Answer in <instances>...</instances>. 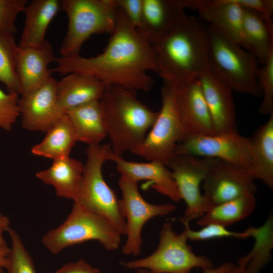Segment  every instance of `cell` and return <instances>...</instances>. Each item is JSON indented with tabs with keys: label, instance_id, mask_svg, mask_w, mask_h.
Here are the masks:
<instances>
[{
	"label": "cell",
	"instance_id": "4dcf8cb0",
	"mask_svg": "<svg viewBox=\"0 0 273 273\" xmlns=\"http://www.w3.org/2000/svg\"><path fill=\"white\" fill-rule=\"evenodd\" d=\"M8 233L12 242L6 268L8 273H36L33 260L19 235L11 228Z\"/></svg>",
	"mask_w": 273,
	"mask_h": 273
},
{
	"label": "cell",
	"instance_id": "d6986e66",
	"mask_svg": "<svg viewBox=\"0 0 273 273\" xmlns=\"http://www.w3.org/2000/svg\"><path fill=\"white\" fill-rule=\"evenodd\" d=\"M198 80L210 113L214 133L235 129V107L231 88L210 71Z\"/></svg>",
	"mask_w": 273,
	"mask_h": 273
},
{
	"label": "cell",
	"instance_id": "836d02e7",
	"mask_svg": "<svg viewBox=\"0 0 273 273\" xmlns=\"http://www.w3.org/2000/svg\"><path fill=\"white\" fill-rule=\"evenodd\" d=\"M27 0H0V32L15 34L18 14L24 12Z\"/></svg>",
	"mask_w": 273,
	"mask_h": 273
},
{
	"label": "cell",
	"instance_id": "603a6c76",
	"mask_svg": "<svg viewBox=\"0 0 273 273\" xmlns=\"http://www.w3.org/2000/svg\"><path fill=\"white\" fill-rule=\"evenodd\" d=\"M251 165L249 172L254 179L273 189V113L249 138Z\"/></svg>",
	"mask_w": 273,
	"mask_h": 273
},
{
	"label": "cell",
	"instance_id": "ac0fdd59",
	"mask_svg": "<svg viewBox=\"0 0 273 273\" xmlns=\"http://www.w3.org/2000/svg\"><path fill=\"white\" fill-rule=\"evenodd\" d=\"M56 59L51 45L46 40L38 46L19 47L16 74L19 95L29 92L51 78L48 66Z\"/></svg>",
	"mask_w": 273,
	"mask_h": 273
},
{
	"label": "cell",
	"instance_id": "7bdbcfd3",
	"mask_svg": "<svg viewBox=\"0 0 273 273\" xmlns=\"http://www.w3.org/2000/svg\"><path fill=\"white\" fill-rule=\"evenodd\" d=\"M2 214L0 213V216H1Z\"/></svg>",
	"mask_w": 273,
	"mask_h": 273
},
{
	"label": "cell",
	"instance_id": "30bf717a",
	"mask_svg": "<svg viewBox=\"0 0 273 273\" xmlns=\"http://www.w3.org/2000/svg\"><path fill=\"white\" fill-rule=\"evenodd\" d=\"M213 159L177 154L168 164L181 199L186 204L184 215L180 218L183 224L199 219L211 208L201 192L200 186Z\"/></svg>",
	"mask_w": 273,
	"mask_h": 273
},
{
	"label": "cell",
	"instance_id": "d590c367",
	"mask_svg": "<svg viewBox=\"0 0 273 273\" xmlns=\"http://www.w3.org/2000/svg\"><path fill=\"white\" fill-rule=\"evenodd\" d=\"M115 3L117 7L138 30L142 18L143 0H115Z\"/></svg>",
	"mask_w": 273,
	"mask_h": 273
},
{
	"label": "cell",
	"instance_id": "60d3db41",
	"mask_svg": "<svg viewBox=\"0 0 273 273\" xmlns=\"http://www.w3.org/2000/svg\"><path fill=\"white\" fill-rule=\"evenodd\" d=\"M225 273H246L245 269L240 266H235L233 268Z\"/></svg>",
	"mask_w": 273,
	"mask_h": 273
},
{
	"label": "cell",
	"instance_id": "74e56055",
	"mask_svg": "<svg viewBox=\"0 0 273 273\" xmlns=\"http://www.w3.org/2000/svg\"><path fill=\"white\" fill-rule=\"evenodd\" d=\"M236 265L230 262H224L217 267L203 269V273H225L233 268ZM136 273H149L144 269H136Z\"/></svg>",
	"mask_w": 273,
	"mask_h": 273
},
{
	"label": "cell",
	"instance_id": "7a4b0ae2",
	"mask_svg": "<svg viewBox=\"0 0 273 273\" xmlns=\"http://www.w3.org/2000/svg\"><path fill=\"white\" fill-rule=\"evenodd\" d=\"M152 47L163 81L178 85L210 71L208 26L194 17L186 15Z\"/></svg>",
	"mask_w": 273,
	"mask_h": 273
},
{
	"label": "cell",
	"instance_id": "3957f363",
	"mask_svg": "<svg viewBox=\"0 0 273 273\" xmlns=\"http://www.w3.org/2000/svg\"><path fill=\"white\" fill-rule=\"evenodd\" d=\"M100 102L112 150L119 156L140 145L158 115L139 100L136 91L122 87H106Z\"/></svg>",
	"mask_w": 273,
	"mask_h": 273
},
{
	"label": "cell",
	"instance_id": "5bb4252c",
	"mask_svg": "<svg viewBox=\"0 0 273 273\" xmlns=\"http://www.w3.org/2000/svg\"><path fill=\"white\" fill-rule=\"evenodd\" d=\"M57 81L53 77L19 99L18 107L24 128L47 132L65 113L57 93Z\"/></svg>",
	"mask_w": 273,
	"mask_h": 273
},
{
	"label": "cell",
	"instance_id": "e575fe53",
	"mask_svg": "<svg viewBox=\"0 0 273 273\" xmlns=\"http://www.w3.org/2000/svg\"><path fill=\"white\" fill-rule=\"evenodd\" d=\"M18 95L15 93H5L0 88V127L6 131L11 130L20 116Z\"/></svg>",
	"mask_w": 273,
	"mask_h": 273
},
{
	"label": "cell",
	"instance_id": "6da1fadb",
	"mask_svg": "<svg viewBox=\"0 0 273 273\" xmlns=\"http://www.w3.org/2000/svg\"><path fill=\"white\" fill-rule=\"evenodd\" d=\"M55 62L52 72L64 75L80 73L96 78L106 87L120 86L135 91H149L154 82L148 71L158 72L152 46L118 8L115 28L102 53L89 58L79 54L60 57Z\"/></svg>",
	"mask_w": 273,
	"mask_h": 273
},
{
	"label": "cell",
	"instance_id": "4316f807",
	"mask_svg": "<svg viewBox=\"0 0 273 273\" xmlns=\"http://www.w3.org/2000/svg\"><path fill=\"white\" fill-rule=\"evenodd\" d=\"M47 132L43 140L32 147L31 153L53 160L69 157L77 140L67 115H63Z\"/></svg>",
	"mask_w": 273,
	"mask_h": 273
},
{
	"label": "cell",
	"instance_id": "52a82bcc",
	"mask_svg": "<svg viewBox=\"0 0 273 273\" xmlns=\"http://www.w3.org/2000/svg\"><path fill=\"white\" fill-rule=\"evenodd\" d=\"M121 235L107 220L74 202L71 212L58 227L42 238L44 247L53 254L90 240L98 241L106 250L118 249Z\"/></svg>",
	"mask_w": 273,
	"mask_h": 273
},
{
	"label": "cell",
	"instance_id": "ab89813d",
	"mask_svg": "<svg viewBox=\"0 0 273 273\" xmlns=\"http://www.w3.org/2000/svg\"><path fill=\"white\" fill-rule=\"evenodd\" d=\"M10 248L8 246H0V266L6 268L8 264V256Z\"/></svg>",
	"mask_w": 273,
	"mask_h": 273
},
{
	"label": "cell",
	"instance_id": "484cf974",
	"mask_svg": "<svg viewBox=\"0 0 273 273\" xmlns=\"http://www.w3.org/2000/svg\"><path fill=\"white\" fill-rule=\"evenodd\" d=\"M77 141L88 146L99 144L107 136L103 111L100 101H94L67 111Z\"/></svg>",
	"mask_w": 273,
	"mask_h": 273
},
{
	"label": "cell",
	"instance_id": "8d00e7d4",
	"mask_svg": "<svg viewBox=\"0 0 273 273\" xmlns=\"http://www.w3.org/2000/svg\"><path fill=\"white\" fill-rule=\"evenodd\" d=\"M55 273H101V271L81 259L64 264Z\"/></svg>",
	"mask_w": 273,
	"mask_h": 273
},
{
	"label": "cell",
	"instance_id": "8fae6325",
	"mask_svg": "<svg viewBox=\"0 0 273 273\" xmlns=\"http://www.w3.org/2000/svg\"><path fill=\"white\" fill-rule=\"evenodd\" d=\"M118 185L122 193L121 206L126 225L127 239L122 248L125 255L138 256L142 246V231L145 223L158 216H165L176 209L172 203L151 204L139 192L138 183L120 176Z\"/></svg>",
	"mask_w": 273,
	"mask_h": 273
},
{
	"label": "cell",
	"instance_id": "2e32d148",
	"mask_svg": "<svg viewBox=\"0 0 273 273\" xmlns=\"http://www.w3.org/2000/svg\"><path fill=\"white\" fill-rule=\"evenodd\" d=\"M185 9L198 11L200 16L244 48L243 8L236 0H178Z\"/></svg>",
	"mask_w": 273,
	"mask_h": 273
},
{
	"label": "cell",
	"instance_id": "7402d4cb",
	"mask_svg": "<svg viewBox=\"0 0 273 273\" xmlns=\"http://www.w3.org/2000/svg\"><path fill=\"white\" fill-rule=\"evenodd\" d=\"M84 165L79 160L69 157L54 160L48 169L39 171L36 176L46 185H52L56 195L62 198H77Z\"/></svg>",
	"mask_w": 273,
	"mask_h": 273
},
{
	"label": "cell",
	"instance_id": "f35d334b",
	"mask_svg": "<svg viewBox=\"0 0 273 273\" xmlns=\"http://www.w3.org/2000/svg\"><path fill=\"white\" fill-rule=\"evenodd\" d=\"M11 229L10 220L8 217L2 214L0 216V246H8L3 234Z\"/></svg>",
	"mask_w": 273,
	"mask_h": 273
},
{
	"label": "cell",
	"instance_id": "f1b7e54d",
	"mask_svg": "<svg viewBox=\"0 0 273 273\" xmlns=\"http://www.w3.org/2000/svg\"><path fill=\"white\" fill-rule=\"evenodd\" d=\"M251 237L254 240L251 250L238 261V265L246 273H260L272 258L273 248V217L270 214L258 228L251 227Z\"/></svg>",
	"mask_w": 273,
	"mask_h": 273
},
{
	"label": "cell",
	"instance_id": "cb8c5ba5",
	"mask_svg": "<svg viewBox=\"0 0 273 273\" xmlns=\"http://www.w3.org/2000/svg\"><path fill=\"white\" fill-rule=\"evenodd\" d=\"M61 8L59 0H33L24 10V26L18 46L23 48L38 46L46 39L47 29Z\"/></svg>",
	"mask_w": 273,
	"mask_h": 273
},
{
	"label": "cell",
	"instance_id": "d4e9b609",
	"mask_svg": "<svg viewBox=\"0 0 273 273\" xmlns=\"http://www.w3.org/2000/svg\"><path fill=\"white\" fill-rule=\"evenodd\" d=\"M244 49L263 65L273 52V25L271 18L255 10L243 8Z\"/></svg>",
	"mask_w": 273,
	"mask_h": 273
},
{
	"label": "cell",
	"instance_id": "277c9868",
	"mask_svg": "<svg viewBox=\"0 0 273 273\" xmlns=\"http://www.w3.org/2000/svg\"><path fill=\"white\" fill-rule=\"evenodd\" d=\"M208 29L210 71L233 90L261 97L256 58L219 29L212 25Z\"/></svg>",
	"mask_w": 273,
	"mask_h": 273
},
{
	"label": "cell",
	"instance_id": "ba28073f",
	"mask_svg": "<svg viewBox=\"0 0 273 273\" xmlns=\"http://www.w3.org/2000/svg\"><path fill=\"white\" fill-rule=\"evenodd\" d=\"M187 231L177 234L170 222L164 223L160 232L157 249L147 257L120 263L128 268L144 269L149 273H192L194 268H213L211 260L198 255L188 244Z\"/></svg>",
	"mask_w": 273,
	"mask_h": 273
},
{
	"label": "cell",
	"instance_id": "e0dca14e",
	"mask_svg": "<svg viewBox=\"0 0 273 273\" xmlns=\"http://www.w3.org/2000/svg\"><path fill=\"white\" fill-rule=\"evenodd\" d=\"M110 161L115 163L116 169L121 176L136 183L141 180H147L148 186L174 202H179L181 200L171 171L163 163L157 161L148 162L128 161L113 152Z\"/></svg>",
	"mask_w": 273,
	"mask_h": 273
},
{
	"label": "cell",
	"instance_id": "7c38bea8",
	"mask_svg": "<svg viewBox=\"0 0 273 273\" xmlns=\"http://www.w3.org/2000/svg\"><path fill=\"white\" fill-rule=\"evenodd\" d=\"M177 154L217 159L242 166L248 171L251 165L249 138L241 135L236 128L187 139L178 144L174 155Z\"/></svg>",
	"mask_w": 273,
	"mask_h": 273
},
{
	"label": "cell",
	"instance_id": "83f0119b",
	"mask_svg": "<svg viewBox=\"0 0 273 273\" xmlns=\"http://www.w3.org/2000/svg\"><path fill=\"white\" fill-rule=\"evenodd\" d=\"M256 205L255 194H247L215 205L198 219L197 224L204 226L216 223L227 227L251 215Z\"/></svg>",
	"mask_w": 273,
	"mask_h": 273
},
{
	"label": "cell",
	"instance_id": "44dd1931",
	"mask_svg": "<svg viewBox=\"0 0 273 273\" xmlns=\"http://www.w3.org/2000/svg\"><path fill=\"white\" fill-rule=\"evenodd\" d=\"M106 87L96 78L74 72L65 75L57 83L59 105L67 111L101 99Z\"/></svg>",
	"mask_w": 273,
	"mask_h": 273
},
{
	"label": "cell",
	"instance_id": "4fadbf2b",
	"mask_svg": "<svg viewBox=\"0 0 273 273\" xmlns=\"http://www.w3.org/2000/svg\"><path fill=\"white\" fill-rule=\"evenodd\" d=\"M254 180L246 168L213 159L203 181V195L211 208L243 195L255 194Z\"/></svg>",
	"mask_w": 273,
	"mask_h": 273
},
{
	"label": "cell",
	"instance_id": "9c48e42d",
	"mask_svg": "<svg viewBox=\"0 0 273 273\" xmlns=\"http://www.w3.org/2000/svg\"><path fill=\"white\" fill-rule=\"evenodd\" d=\"M176 88L175 84L163 81L161 107L158 115L143 141L131 152L132 154L149 161L160 162L167 166L183 139L176 103Z\"/></svg>",
	"mask_w": 273,
	"mask_h": 273
},
{
	"label": "cell",
	"instance_id": "b9f144b4",
	"mask_svg": "<svg viewBox=\"0 0 273 273\" xmlns=\"http://www.w3.org/2000/svg\"><path fill=\"white\" fill-rule=\"evenodd\" d=\"M0 273H4L3 270V267L0 266Z\"/></svg>",
	"mask_w": 273,
	"mask_h": 273
},
{
	"label": "cell",
	"instance_id": "9a60e30c",
	"mask_svg": "<svg viewBox=\"0 0 273 273\" xmlns=\"http://www.w3.org/2000/svg\"><path fill=\"white\" fill-rule=\"evenodd\" d=\"M176 103L182 130L181 142L193 136L215 134L210 113L198 79L177 85Z\"/></svg>",
	"mask_w": 273,
	"mask_h": 273
},
{
	"label": "cell",
	"instance_id": "ffe728a7",
	"mask_svg": "<svg viewBox=\"0 0 273 273\" xmlns=\"http://www.w3.org/2000/svg\"><path fill=\"white\" fill-rule=\"evenodd\" d=\"M178 0H143L142 21L138 29L152 46L186 14Z\"/></svg>",
	"mask_w": 273,
	"mask_h": 273
},
{
	"label": "cell",
	"instance_id": "d6a6232c",
	"mask_svg": "<svg viewBox=\"0 0 273 273\" xmlns=\"http://www.w3.org/2000/svg\"><path fill=\"white\" fill-rule=\"evenodd\" d=\"M184 225L187 229L188 239L193 241L227 237L246 239L250 237L251 235V227L243 232H236L229 231L226 229V227L216 223L206 224L198 231L192 230L190 227L189 223H186Z\"/></svg>",
	"mask_w": 273,
	"mask_h": 273
},
{
	"label": "cell",
	"instance_id": "8992f818",
	"mask_svg": "<svg viewBox=\"0 0 273 273\" xmlns=\"http://www.w3.org/2000/svg\"><path fill=\"white\" fill-rule=\"evenodd\" d=\"M61 10L68 26L60 49L62 57L79 54L82 46L92 35L111 34L117 20L115 0H63Z\"/></svg>",
	"mask_w": 273,
	"mask_h": 273
},
{
	"label": "cell",
	"instance_id": "5b68a950",
	"mask_svg": "<svg viewBox=\"0 0 273 273\" xmlns=\"http://www.w3.org/2000/svg\"><path fill=\"white\" fill-rule=\"evenodd\" d=\"M110 144L89 145L82 181L76 201L87 210L107 220L121 235H126V225L120 200L105 181L102 167L110 161Z\"/></svg>",
	"mask_w": 273,
	"mask_h": 273
},
{
	"label": "cell",
	"instance_id": "f546056e",
	"mask_svg": "<svg viewBox=\"0 0 273 273\" xmlns=\"http://www.w3.org/2000/svg\"><path fill=\"white\" fill-rule=\"evenodd\" d=\"M19 46L14 35L0 32V82L8 92L19 95L16 74Z\"/></svg>",
	"mask_w": 273,
	"mask_h": 273
},
{
	"label": "cell",
	"instance_id": "1f68e13d",
	"mask_svg": "<svg viewBox=\"0 0 273 273\" xmlns=\"http://www.w3.org/2000/svg\"><path fill=\"white\" fill-rule=\"evenodd\" d=\"M262 65L258 75V82L263 96L259 112L269 115L273 113V52Z\"/></svg>",
	"mask_w": 273,
	"mask_h": 273
}]
</instances>
